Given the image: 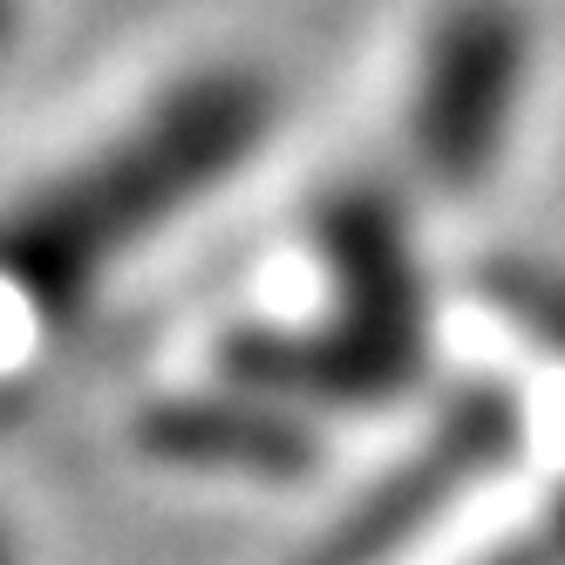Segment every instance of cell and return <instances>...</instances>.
I'll return each mask as SVG.
<instances>
[{
  "label": "cell",
  "instance_id": "cell-4",
  "mask_svg": "<svg viewBox=\"0 0 565 565\" xmlns=\"http://www.w3.org/2000/svg\"><path fill=\"white\" fill-rule=\"evenodd\" d=\"M0 565H14V539H8V524H0Z\"/></svg>",
  "mask_w": 565,
  "mask_h": 565
},
{
  "label": "cell",
  "instance_id": "cell-2",
  "mask_svg": "<svg viewBox=\"0 0 565 565\" xmlns=\"http://www.w3.org/2000/svg\"><path fill=\"white\" fill-rule=\"evenodd\" d=\"M524 68H532V34L511 0H457L443 14L409 109L416 164L436 184L463 191L498 164L524 96Z\"/></svg>",
  "mask_w": 565,
  "mask_h": 565
},
{
  "label": "cell",
  "instance_id": "cell-1",
  "mask_svg": "<svg viewBox=\"0 0 565 565\" xmlns=\"http://www.w3.org/2000/svg\"><path fill=\"white\" fill-rule=\"evenodd\" d=\"M259 124L266 96L246 75H205L178 89L116 150L28 198L14 218H0V279H14L42 307H75L96 287L109 253L137 246L157 218H171L184 198L232 171Z\"/></svg>",
  "mask_w": 565,
  "mask_h": 565
},
{
  "label": "cell",
  "instance_id": "cell-3",
  "mask_svg": "<svg viewBox=\"0 0 565 565\" xmlns=\"http://www.w3.org/2000/svg\"><path fill=\"white\" fill-rule=\"evenodd\" d=\"M14 34H21V0H0V55L14 49Z\"/></svg>",
  "mask_w": 565,
  "mask_h": 565
}]
</instances>
